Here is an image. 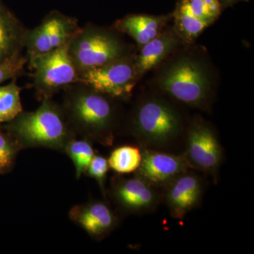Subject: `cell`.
<instances>
[{
    "mask_svg": "<svg viewBox=\"0 0 254 254\" xmlns=\"http://www.w3.org/2000/svg\"><path fill=\"white\" fill-rule=\"evenodd\" d=\"M78 31L69 18L53 14L25 37L30 57L44 54L71 41Z\"/></svg>",
    "mask_w": 254,
    "mask_h": 254,
    "instance_id": "obj_9",
    "label": "cell"
},
{
    "mask_svg": "<svg viewBox=\"0 0 254 254\" xmlns=\"http://www.w3.org/2000/svg\"><path fill=\"white\" fill-rule=\"evenodd\" d=\"M4 128L21 149L43 147L64 151L73 138L63 114L47 98L36 111L22 112Z\"/></svg>",
    "mask_w": 254,
    "mask_h": 254,
    "instance_id": "obj_1",
    "label": "cell"
},
{
    "mask_svg": "<svg viewBox=\"0 0 254 254\" xmlns=\"http://www.w3.org/2000/svg\"><path fill=\"white\" fill-rule=\"evenodd\" d=\"M68 216L96 240L104 238L117 225V217L109 205L99 200L74 205Z\"/></svg>",
    "mask_w": 254,
    "mask_h": 254,
    "instance_id": "obj_12",
    "label": "cell"
},
{
    "mask_svg": "<svg viewBox=\"0 0 254 254\" xmlns=\"http://www.w3.org/2000/svg\"><path fill=\"white\" fill-rule=\"evenodd\" d=\"M168 16L131 15L117 23L120 31L132 37L138 46H143L163 32Z\"/></svg>",
    "mask_w": 254,
    "mask_h": 254,
    "instance_id": "obj_16",
    "label": "cell"
},
{
    "mask_svg": "<svg viewBox=\"0 0 254 254\" xmlns=\"http://www.w3.org/2000/svg\"><path fill=\"white\" fill-rule=\"evenodd\" d=\"M69 51L79 73L126 56V48L117 37L96 29L78 31Z\"/></svg>",
    "mask_w": 254,
    "mask_h": 254,
    "instance_id": "obj_4",
    "label": "cell"
},
{
    "mask_svg": "<svg viewBox=\"0 0 254 254\" xmlns=\"http://www.w3.org/2000/svg\"><path fill=\"white\" fill-rule=\"evenodd\" d=\"M68 110L73 123L88 138L102 144L112 143L113 108L103 94L94 90L78 93L70 100Z\"/></svg>",
    "mask_w": 254,
    "mask_h": 254,
    "instance_id": "obj_3",
    "label": "cell"
},
{
    "mask_svg": "<svg viewBox=\"0 0 254 254\" xmlns=\"http://www.w3.org/2000/svg\"><path fill=\"white\" fill-rule=\"evenodd\" d=\"M141 153V163L136 170L137 176L151 186L170 183L187 172L190 167L183 156L153 150H145Z\"/></svg>",
    "mask_w": 254,
    "mask_h": 254,
    "instance_id": "obj_11",
    "label": "cell"
},
{
    "mask_svg": "<svg viewBox=\"0 0 254 254\" xmlns=\"http://www.w3.org/2000/svg\"><path fill=\"white\" fill-rule=\"evenodd\" d=\"M180 40L175 30H168L142 46L141 53L135 60L138 76L144 74L163 62L177 48Z\"/></svg>",
    "mask_w": 254,
    "mask_h": 254,
    "instance_id": "obj_15",
    "label": "cell"
},
{
    "mask_svg": "<svg viewBox=\"0 0 254 254\" xmlns=\"http://www.w3.org/2000/svg\"><path fill=\"white\" fill-rule=\"evenodd\" d=\"M218 0H180L174 13L175 31L190 43L215 21L221 13Z\"/></svg>",
    "mask_w": 254,
    "mask_h": 254,
    "instance_id": "obj_8",
    "label": "cell"
},
{
    "mask_svg": "<svg viewBox=\"0 0 254 254\" xmlns=\"http://www.w3.org/2000/svg\"><path fill=\"white\" fill-rule=\"evenodd\" d=\"M158 84L175 99L193 106L203 104L210 92L206 68L190 56L180 57L169 64L159 76Z\"/></svg>",
    "mask_w": 254,
    "mask_h": 254,
    "instance_id": "obj_2",
    "label": "cell"
},
{
    "mask_svg": "<svg viewBox=\"0 0 254 254\" xmlns=\"http://www.w3.org/2000/svg\"><path fill=\"white\" fill-rule=\"evenodd\" d=\"M64 151L72 160L77 179L86 173L95 155L94 149L88 139L77 140L74 138L68 141Z\"/></svg>",
    "mask_w": 254,
    "mask_h": 254,
    "instance_id": "obj_20",
    "label": "cell"
},
{
    "mask_svg": "<svg viewBox=\"0 0 254 254\" xmlns=\"http://www.w3.org/2000/svg\"><path fill=\"white\" fill-rule=\"evenodd\" d=\"M138 77L135 61L126 56L79 73L80 81L114 98L128 96Z\"/></svg>",
    "mask_w": 254,
    "mask_h": 254,
    "instance_id": "obj_7",
    "label": "cell"
},
{
    "mask_svg": "<svg viewBox=\"0 0 254 254\" xmlns=\"http://www.w3.org/2000/svg\"><path fill=\"white\" fill-rule=\"evenodd\" d=\"M184 157L189 166L210 173L218 170L221 162V148L210 127L200 123L191 127Z\"/></svg>",
    "mask_w": 254,
    "mask_h": 254,
    "instance_id": "obj_10",
    "label": "cell"
},
{
    "mask_svg": "<svg viewBox=\"0 0 254 254\" xmlns=\"http://www.w3.org/2000/svg\"><path fill=\"white\" fill-rule=\"evenodd\" d=\"M169 184L166 200L170 213L174 218H184L199 202L202 191L200 179L185 172Z\"/></svg>",
    "mask_w": 254,
    "mask_h": 254,
    "instance_id": "obj_13",
    "label": "cell"
},
{
    "mask_svg": "<svg viewBox=\"0 0 254 254\" xmlns=\"http://www.w3.org/2000/svg\"><path fill=\"white\" fill-rule=\"evenodd\" d=\"M142 153L137 147L123 145L115 148L108 159L110 168L119 174L136 172L141 165Z\"/></svg>",
    "mask_w": 254,
    "mask_h": 254,
    "instance_id": "obj_18",
    "label": "cell"
},
{
    "mask_svg": "<svg viewBox=\"0 0 254 254\" xmlns=\"http://www.w3.org/2000/svg\"><path fill=\"white\" fill-rule=\"evenodd\" d=\"M109 168V164L106 158L101 155H95L86 173L88 176L95 179L102 190H104L105 179Z\"/></svg>",
    "mask_w": 254,
    "mask_h": 254,
    "instance_id": "obj_23",
    "label": "cell"
},
{
    "mask_svg": "<svg viewBox=\"0 0 254 254\" xmlns=\"http://www.w3.org/2000/svg\"><path fill=\"white\" fill-rule=\"evenodd\" d=\"M20 150L21 147L14 138L0 128V174L9 173L12 169Z\"/></svg>",
    "mask_w": 254,
    "mask_h": 254,
    "instance_id": "obj_21",
    "label": "cell"
},
{
    "mask_svg": "<svg viewBox=\"0 0 254 254\" xmlns=\"http://www.w3.org/2000/svg\"><path fill=\"white\" fill-rule=\"evenodd\" d=\"M113 195L122 208L129 212L144 211L156 202V194L151 185L138 176L117 182Z\"/></svg>",
    "mask_w": 254,
    "mask_h": 254,
    "instance_id": "obj_14",
    "label": "cell"
},
{
    "mask_svg": "<svg viewBox=\"0 0 254 254\" xmlns=\"http://www.w3.org/2000/svg\"><path fill=\"white\" fill-rule=\"evenodd\" d=\"M218 1H220L222 6V5H224V6H228V5L234 4V3L236 2V1H239V0H218Z\"/></svg>",
    "mask_w": 254,
    "mask_h": 254,
    "instance_id": "obj_24",
    "label": "cell"
},
{
    "mask_svg": "<svg viewBox=\"0 0 254 254\" xmlns=\"http://www.w3.org/2000/svg\"><path fill=\"white\" fill-rule=\"evenodd\" d=\"M25 37L18 20L0 1V61L19 53Z\"/></svg>",
    "mask_w": 254,
    "mask_h": 254,
    "instance_id": "obj_17",
    "label": "cell"
},
{
    "mask_svg": "<svg viewBox=\"0 0 254 254\" xmlns=\"http://www.w3.org/2000/svg\"><path fill=\"white\" fill-rule=\"evenodd\" d=\"M71 40L48 53L30 57L36 84L42 91L49 93L80 81L79 72L70 55Z\"/></svg>",
    "mask_w": 254,
    "mask_h": 254,
    "instance_id": "obj_6",
    "label": "cell"
},
{
    "mask_svg": "<svg viewBox=\"0 0 254 254\" xmlns=\"http://www.w3.org/2000/svg\"><path fill=\"white\" fill-rule=\"evenodd\" d=\"M26 63V58L19 53L0 61V83L18 75Z\"/></svg>",
    "mask_w": 254,
    "mask_h": 254,
    "instance_id": "obj_22",
    "label": "cell"
},
{
    "mask_svg": "<svg viewBox=\"0 0 254 254\" xmlns=\"http://www.w3.org/2000/svg\"><path fill=\"white\" fill-rule=\"evenodd\" d=\"M135 131L145 143L165 144L178 134L180 120L175 110L163 100L151 98L142 103L134 118Z\"/></svg>",
    "mask_w": 254,
    "mask_h": 254,
    "instance_id": "obj_5",
    "label": "cell"
},
{
    "mask_svg": "<svg viewBox=\"0 0 254 254\" xmlns=\"http://www.w3.org/2000/svg\"><path fill=\"white\" fill-rule=\"evenodd\" d=\"M21 88L15 80L9 84L0 86V123H9L23 112Z\"/></svg>",
    "mask_w": 254,
    "mask_h": 254,
    "instance_id": "obj_19",
    "label": "cell"
}]
</instances>
